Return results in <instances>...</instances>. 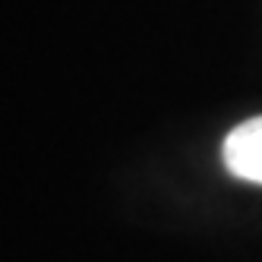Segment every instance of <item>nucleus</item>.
I'll list each match as a JSON object with an SVG mask.
<instances>
[{"label": "nucleus", "instance_id": "f257e3e1", "mask_svg": "<svg viewBox=\"0 0 262 262\" xmlns=\"http://www.w3.org/2000/svg\"><path fill=\"white\" fill-rule=\"evenodd\" d=\"M221 158L234 177L247 183H262V117L234 126L221 145Z\"/></svg>", "mask_w": 262, "mask_h": 262}]
</instances>
